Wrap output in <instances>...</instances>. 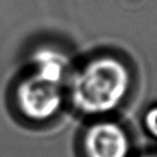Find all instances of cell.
Listing matches in <instances>:
<instances>
[{
	"label": "cell",
	"instance_id": "cell-2",
	"mask_svg": "<svg viewBox=\"0 0 157 157\" xmlns=\"http://www.w3.org/2000/svg\"><path fill=\"white\" fill-rule=\"evenodd\" d=\"M12 102L19 118L30 125H46L64 111L66 84L25 68L12 88Z\"/></svg>",
	"mask_w": 157,
	"mask_h": 157
},
{
	"label": "cell",
	"instance_id": "cell-1",
	"mask_svg": "<svg viewBox=\"0 0 157 157\" xmlns=\"http://www.w3.org/2000/svg\"><path fill=\"white\" fill-rule=\"evenodd\" d=\"M134 76L120 56L93 54L73 66L66 86L67 104L87 119L113 117L132 91Z\"/></svg>",
	"mask_w": 157,
	"mask_h": 157
},
{
	"label": "cell",
	"instance_id": "cell-3",
	"mask_svg": "<svg viewBox=\"0 0 157 157\" xmlns=\"http://www.w3.org/2000/svg\"><path fill=\"white\" fill-rule=\"evenodd\" d=\"M78 139L80 157H131L132 137L118 119H88Z\"/></svg>",
	"mask_w": 157,
	"mask_h": 157
},
{
	"label": "cell",
	"instance_id": "cell-4",
	"mask_svg": "<svg viewBox=\"0 0 157 157\" xmlns=\"http://www.w3.org/2000/svg\"><path fill=\"white\" fill-rule=\"evenodd\" d=\"M73 66L69 57L63 50L49 45L35 49L29 56L25 68L67 86Z\"/></svg>",
	"mask_w": 157,
	"mask_h": 157
},
{
	"label": "cell",
	"instance_id": "cell-6",
	"mask_svg": "<svg viewBox=\"0 0 157 157\" xmlns=\"http://www.w3.org/2000/svg\"><path fill=\"white\" fill-rule=\"evenodd\" d=\"M140 157H157V154H146V155H142Z\"/></svg>",
	"mask_w": 157,
	"mask_h": 157
},
{
	"label": "cell",
	"instance_id": "cell-5",
	"mask_svg": "<svg viewBox=\"0 0 157 157\" xmlns=\"http://www.w3.org/2000/svg\"><path fill=\"white\" fill-rule=\"evenodd\" d=\"M143 126L152 137L157 139V105L149 108L144 112Z\"/></svg>",
	"mask_w": 157,
	"mask_h": 157
}]
</instances>
